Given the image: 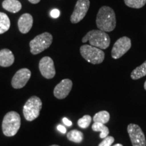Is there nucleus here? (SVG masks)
<instances>
[{"mask_svg":"<svg viewBox=\"0 0 146 146\" xmlns=\"http://www.w3.org/2000/svg\"><path fill=\"white\" fill-rule=\"evenodd\" d=\"M90 5L89 0H78L74 11L70 16V21L73 24L79 23L85 18Z\"/></svg>","mask_w":146,"mask_h":146,"instance_id":"obj_7","label":"nucleus"},{"mask_svg":"<svg viewBox=\"0 0 146 146\" xmlns=\"http://www.w3.org/2000/svg\"><path fill=\"white\" fill-rule=\"evenodd\" d=\"M91 120L92 119L89 115H85L78 120V125L82 129H86L91 124Z\"/></svg>","mask_w":146,"mask_h":146,"instance_id":"obj_22","label":"nucleus"},{"mask_svg":"<svg viewBox=\"0 0 146 146\" xmlns=\"http://www.w3.org/2000/svg\"><path fill=\"white\" fill-rule=\"evenodd\" d=\"M21 116L17 112L11 111L5 115L2 122L3 133L7 137H12L21 127Z\"/></svg>","mask_w":146,"mask_h":146,"instance_id":"obj_3","label":"nucleus"},{"mask_svg":"<svg viewBox=\"0 0 146 146\" xmlns=\"http://www.w3.org/2000/svg\"><path fill=\"white\" fill-rule=\"evenodd\" d=\"M81 56L85 60L93 64H98L104 61V52L101 49L91 45H83L80 47Z\"/></svg>","mask_w":146,"mask_h":146,"instance_id":"obj_4","label":"nucleus"},{"mask_svg":"<svg viewBox=\"0 0 146 146\" xmlns=\"http://www.w3.org/2000/svg\"><path fill=\"white\" fill-rule=\"evenodd\" d=\"M50 146H59V145H50Z\"/></svg>","mask_w":146,"mask_h":146,"instance_id":"obj_30","label":"nucleus"},{"mask_svg":"<svg viewBox=\"0 0 146 146\" xmlns=\"http://www.w3.org/2000/svg\"><path fill=\"white\" fill-rule=\"evenodd\" d=\"M127 131L132 142L133 146H145L146 141L141 129L135 124L128 125Z\"/></svg>","mask_w":146,"mask_h":146,"instance_id":"obj_9","label":"nucleus"},{"mask_svg":"<svg viewBox=\"0 0 146 146\" xmlns=\"http://www.w3.org/2000/svg\"><path fill=\"white\" fill-rule=\"evenodd\" d=\"M53 41V36L49 33H43L36 36L30 42L31 52L36 55L43 52L50 46Z\"/></svg>","mask_w":146,"mask_h":146,"instance_id":"obj_6","label":"nucleus"},{"mask_svg":"<svg viewBox=\"0 0 146 146\" xmlns=\"http://www.w3.org/2000/svg\"><path fill=\"white\" fill-rule=\"evenodd\" d=\"M67 138L71 141L75 143H81L83 139V134L81 131L72 130L67 134Z\"/></svg>","mask_w":146,"mask_h":146,"instance_id":"obj_20","label":"nucleus"},{"mask_svg":"<svg viewBox=\"0 0 146 146\" xmlns=\"http://www.w3.org/2000/svg\"><path fill=\"white\" fill-rule=\"evenodd\" d=\"M92 129L94 131H100L101 133L100 134V138L104 139L108 137L109 134V129L104 124L100 123H94L92 125Z\"/></svg>","mask_w":146,"mask_h":146,"instance_id":"obj_18","label":"nucleus"},{"mask_svg":"<svg viewBox=\"0 0 146 146\" xmlns=\"http://www.w3.org/2000/svg\"><path fill=\"white\" fill-rule=\"evenodd\" d=\"M94 123H100L102 124H106L110 120V114L107 111H101L96 113L94 116Z\"/></svg>","mask_w":146,"mask_h":146,"instance_id":"obj_19","label":"nucleus"},{"mask_svg":"<svg viewBox=\"0 0 146 146\" xmlns=\"http://www.w3.org/2000/svg\"><path fill=\"white\" fill-rule=\"evenodd\" d=\"M57 129H58V130L59 131L60 133H63V134H64V133H66V127H64V126L59 125L57 127Z\"/></svg>","mask_w":146,"mask_h":146,"instance_id":"obj_25","label":"nucleus"},{"mask_svg":"<svg viewBox=\"0 0 146 146\" xmlns=\"http://www.w3.org/2000/svg\"><path fill=\"white\" fill-rule=\"evenodd\" d=\"M62 121L63 123H64V125L68 126V127H71V126H72V122H71L70 120H69L68 118H64Z\"/></svg>","mask_w":146,"mask_h":146,"instance_id":"obj_26","label":"nucleus"},{"mask_svg":"<svg viewBox=\"0 0 146 146\" xmlns=\"http://www.w3.org/2000/svg\"><path fill=\"white\" fill-rule=\"evenodd\" d=\"M116 16L112 8L102 6L97 14L96 25L99 30L104 32H111L116 27Z\"/></svg>","mask_w":146,"mask_h":146,"instance_id":"obj_1","label":"nucleus"},{"mask_svg":"<svg viewBox=\"0 0 146 146\" xmlns=\"http://www.w3.org/2000/svg\"><path fill=\"white\" fill-rule=\"evenodd\" d=\"M60 10H58V9H54V10H52L50 12L51 16L54 18H58L60 16Z\"/></svg>","mask_w":146,"mask_h":146,"instance_id":"obj_24","label":"nucleus"},{"mask_svg":"<svg viewBox=\"0 0 146 146\" xmlns=\"http://www.w3.org/2000/svg\"><path fill=\"white\" fill-rule=\"evenodd\" d=\"M3 8L12 13L18 12L22 8L21 3L18 0H4L2 3Z\"/></svg>","mask_w":146,"mask_h":146,"instance_id":"obj_15","label":"nucleus"},{"mask_svg":"<svg viewBox=\"0 0 146 146\" xmlns=\"http://www.w3.org/2000/svg\"><path fill=\"white\" fill-rule=\"evenodd\" d=\"M114 138L112 136H108L99 144L98 146H111L114 143Z\"/></svg>","mask_w":146,"mask_h":146,"instance_id":"obj_23","label":"nucleus"},{"mask_svg":"<svg viewBox=\"0 0 146 146\" xmlns=\"http://www.w3.org/2000/svg\"><path fill=\"white\" fill-rule=\"evenodd\" d=\"M14 56L12 51L8 49H3L0 51V66L8 67L13 64Z\"/></svg>","mask_w":146,"mask_h":146,"instance_id":"obj_14","label":"nucleus"},{"mask_svg":"<svg viewBox=\"0 0 146 146\" xmlns=\"http://www.w3.org/2000/svg\"><path fill=\"white\" fill-rule=\"evenodd\" d=\"M128 7L139 9L143 7L146 3V0H124Z\"/></svg>","mask_w":146,"mask_h":146,"instance_id":"obj_21","label":"nucleus"},{"mask_svg":"<svg viewBox=\"0 0 146 146\" xmlns=\"http://www.w3.org/2000/svg\"><path fill=\"white\" fill-rule=\"evenodd\" d=\"M113 146H123V145H122V144L117 143V144H115V145H113Z\"/></svg>","mask_w":146,"mask_h":146,"instance_id":"obj_28","label":"nucleus"},{"mask_svg":"<svg viewBox=\"0 0 146 146\" xmlns=\"http://www.w3.org/2000/svg\"><path fill=\"white\" fill-rule=\"evenodd\" d=\"M87 41H89L91 45L101 50H106L110 44V38L108 35L99 29L90 31L87 33L83 36L82 41L83 43H86Z\"/></svg>","mask_w":146,"mask_h":146,"instance_id":"obj_2","label":"nucleus"},{"mask_svg":"<svg viewBox=\"0 0 146 146\" xmlns=\"http://www.w3.org/2000/svg\"><path fill=\"white\" fill-rule=\"evenodd\" d=\"M144 89H145L146 90V81L145 82V83H144Z\"/></svg>","mask_w":146,"mask_h":146,"instance_id":"obj_29","label":"nucleus"},{"mask_svg":"<svg viewBox=\"0 0 146 146\" xmlns=\"http://www.w3.org/2000/svg\"><path fill=\"white\" fill-rule=\"evenodd\" d=\"M29 2L31 3H33V4H36V3H38L41 0H29Z\"/></svg>","mask_w":146,"mask_h":146,"instance_id":"obj_27","label":"nucleus"},{"mask_svg":"<svg viewBox=\"0 0 146 146\" xmlns=\"http://www.w3.org/2000/svg\"><path fill=\"white\" fill-rule=\"evenodd\" d=\"M42 108V102L39 98L33 96L27 100L23 107V114L25 119L33 121L39 116Z\"/></svg>","mask_w":146,"mask_h":146,"instance_id":"obj_5","label":"nucleus"},{"mask_svg":"<svg viewBox=\"0 0 146 146\" xmlns=\"http://www.w3.org/2000/svg\"><path fill=\"white\" fill-rule=\"evenodd\" d=\"M33 18L30 14H24L20 17L18 21L19 31L22 33L25 34L29 32L33 27Z\"/></svg>","mask_w":146,"mask_h":146,"instance_id":"obj_13","label":"nucleus"},{"mask_svg":"<svg viewBox=\"0 0 146 146\" xmlns=\"http://www.w3.org/2000/svg\"><path fill=\"white\" fill-rule=\"evenodd\" d=\"M72 87V82L71 80L68 78L62 80L55 87L54 90L55 97L59 100L64 99L70 94Z\"/></svg>","mask_w":146,"mask_h":146,"instance_id":"obj_12","label":"nucleus"},{"mask_svg":"<svg viewBox=\"0 0 146 146\" xmlns=\"http://www.w3.org/2000/svg\"><path fill=\"white\" fill-rule=\"evenodd\" d=\"M39 70L43 77L47 79H50L56 75L54 63L50 57L45 56L40 60L39 64Z\"/></svg>","mask_w":146,"mask_h":146,"instance_id":"obj_10","label":"nucleus"},{"mask_svg":"<svg viewBox=\"0 0 146 146\" xmlns=\"http://www.w3.org/2000/svg\"><path fill=\"white\" fill-rule=\"evenodd\" d=\"M146 75V60L144 62L139 66L137 67L135 69H134L132 71L131 74V78L133 80H137L139 78L143 77L144 76Z\"/></svg>","mask_w":146,"mask_h":146,"instance_id":"obj_16","label":"nucleus"},{"mask_svg":"<svg viewBox=\"0 0 146 146\" xmlns=\"http://www.w3.org/2000/svg\"><path fill=\"white\" fill-rule=\"evenodd\" d=\"M31 76L28 68L20 69L16 72L12 79V85L14 89H21L27 85Z\"/></svg>","mask_w":146,"mask_h":146,"instance_id":"obj_11","label":"nucleus"},{"mask_svg":"<svg viewBox=\"0 0 146 146\" xmlns=\"http://www.w3.org/2000/svg\"><path fill=\"white\" fill-rule=\"evenodd\" d=\"M10 27V21L5 13L0 12V34L8 31Z\"/></svg>","mask_w":146,"mask_h":146,"instance_id":"obj_17","label":"nucleus"},{"mask_svg":"<svg viewBox=\"0 0 146 146\" xmlns=\"http://www.w3.org/2000/svg\"><path fill=\"white\" fill-rule=\"evenodd\" d=\"M131 47V41L127 36H123L115 42L112 47V57L114 59H118L130 50Z\"/></svg>","mask_w":146,"mask_h":146,"instance_id":"obj_8","label":"nucleus"}]
</instances>
